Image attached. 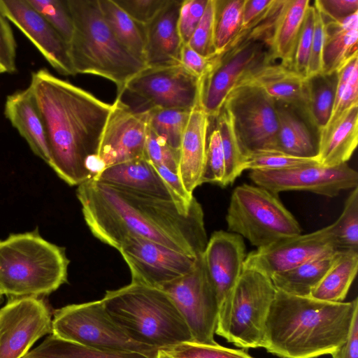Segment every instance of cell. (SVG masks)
Segmentation results:
<instances>
[{"mask_svg":"<svg viewBox=\"0 0 358 358\" xmlns=\"http://www.w3.org/2000/svg\"><path fill=\"white\" fill-rule=\"evenodd\" d=\"M76 196L92 234L116 250L133 236L194 257L201 255L207 245L203 211L195 198L186 207L94 179L79 185Z\"/></svg>","mask_w":358,"mask_h":358,"instance_id":"cell-1","label":"cell"},{"mask_svg":"<svg viewBox=\"0 0 358 358\" xmlns=\"http://www.w3.org/2000/svg\"><path fill=\"white\" fill-rule=\"evenodd\" d=\"M29 87L45 124L48 164L71 186L92 179L87 164L97 156L111 104L46 69L31 73Z\"/></svg>","mask_w":358,"mask_h":358,"instance_id":"cell-2","label":"cell"},{"mask_svg":"<svg viewBox=\"0 0 358 358\" xmlns=\"http://www.w3.org/2000/svg\"><path fill=\"white\" fill-rule=\"evenodd\" d=\"M358 299L329 302L276 289L262 348L281 358L332 355L346 341Z\"/></svg>","mask_w":358,"mask_h":358,"instance_id":"cell-3","label":"cell"},{"mask_svg":"<svg viewBox=\"0 0 358 358\" xmlns=\"http://www.w3.org/2000/svg\"><path fill=\"white\" fill-rule=\"evenodd\" d=\"M73 31L69 43L76 74H90L110 80L117 96L143 69L145 62L115 36L101 11L98 0H68Z\"/></svg>","mask_w":358,"mask_h":358,"instance_id":"cell-4","label":"cell"},{"mask_svg":"<svg viewBox=\"0 0 358 358\" xmlns=\"http://www.w3.org/2000/svg\"><path fill=\"white\" fill-rule=\"evenodd\" d=\"M111 319L133 340L165 350L192 342L187 323L163 289L131 282L101 299Z\"/></svg>","mask_w":358,"mask_h":358,"instance_id":"cell-5","label":"cell"},{"mask_svg":"<svg viewBox=\"0 0 358 358\" xmlns=\"http://www.w3.org/2000/svg\"><path fill=\"white\" fill-rule=\"evenodd\" d=\"M69 260L64 248L37 230L0 241V292L9 299L46 296L66 283Z\"/></svg>","mask_w":358,"mask_h":358,"instance_id":"cell-6","label":"cell"},{"mask_svg":"<svg viewBox=\"0 0 358 358\" xmlns=\"http://www.w3.org/2000/svg\"><path fill=\"white\" fill-rule=\"evenodd\" d=\"M274 1L248 27L242 29L217 55L211 70L199 80V104L206 114L215 118L226 97L243 78L263 65L275 62L271 36L282 10Z\"/></svg>","mask_w":358,"mask_h":358,"instance_id":"cell-7","label":"cell"},{"mask_svg":"<svg viewBox=\"0 0 358 358\" xmlns=\"http://www.w3.org/2000/svg\"><path fill=\"white\" fill-rule=\"evenodd\" d=\"M275 292L270 278L243 268L235 286L219 306L215 334L238 347L262 348Z\"/></svg>","mask_w":358,"mask_h":358,"instance_id":"cell-8","label":"cell"},{"mask_svg":"<svg viewBox=\"0 0 358 358\" xmlns=\"http://www.w3.org/2000/svg\"><path fill=\"white\" fill-rule=\"evenodd\" d=\"M226 220L229 231L257 248L301 234L297 220L278 195L258 185L244 183L234 189Z\"/></svg>","mask_w":358,"mask_h":358,"instance_id":"cell-9","label":"cell"},{"mask_svg":"<svg viewBox=\"0 0 358 358\" xmlns=\"http://www.w3.org/2000/svg\"><path fill=\"white\" fill-rule=\"evenodd\" d=\"M52 334L101 350L139 352L152 357L158 351L133 340L111 319L101 299L55 310Z\"/></svg>","mask_w":358,"mask_h":358,"instance_id":"cell-10","label":"cell"},{"mask_svg":"<svg viewBox=\"0 0 358 358\" xmlns=\"http://www.w3.org/2000/svg\"><path fill=\"white\" fill-rule=\"evenodd\" d=\"M116 98L136 112L157 108L192 110L199 103V80L181 64L146 67Z\"/></svg>","mask_w":358,"mask_h":358,"instance_id":"cell-11","label":"cell"},{"mask_svg":"<svg viewBox=\"0 0 358 358\" xmlns=\"http://www.w3.org/2000/svg\"><path fill=\"white\" fill-rule=\"evenodd\" d=\"M229 113L241 152L275 150L278 117L275 101L262 88L248 84L236 86L223 106Z\"/></svg>","mask_w":358,"mask_h":358,"instance_id":"cell-12","label":"cell"},{"mask_svg":"<svg viewBox=\"0 0 358 358\" xmlns=\"http://www.w3.org/2000/svg\"><path fill=\"white\" fill-rule=\"evenodd\" d=\"M163 289L174 302L187 323L192 342L214 345L219 303L207 275L202 254L187 274L167 284Z\"/></svg>","mask_w":358,"mask_h":358,"instance_id":"cell-13","label":"cell"},{"mask_svg":"<svg viewBox=\"0 0 358 358\" xmlns=\"http://www.w3.org/2000/svg\"><path fill=\"white\" fill-rule=\"evenodd\" d=\"M117 250L128 265L131 282L159 289L189 273L199 256L187 255L137 236L124 239Z\"/></svg>","mask_w":358,"mask_h":358,"instance_id":"cell-14","label":"cell"},{"mask_svg":"<svg viewBox=\"0 0 358 358\" xmlns=\"http://www.w3.org/2000/svg\"><path fill=\"white\" fill-rule=\"evenodd\" d=\"M52 320L39 297L9 299L0 308V358H23L37 340L52 334Z\"/></svg>","mask_w":358,"mask_h":358,"instance_id":"cell-15","label":"cell"},{"mask_svg":"<svg viewBox=\"0 0 358 358\" xmlns=\"http://www.w3.org/2000/svg\"><path fill=\"white\" fill-rule=\"evenodd\" d=\"M250 178L274 194L283 191L303 190L329 197L357 187L358 173L347 163L333 167L308 164L278 171H251Z\"/></svg>","mask_w":358,"mask_h":358,"instance_id":"cell-16","label":"cell"},{"mask_svg":"<svg viewBox=\"0 0 358 358\" xmlns=\"http://www.w3.org/2000/svg\"><path fill=\"white\" fill-rule=\"evenodd\" d=\"M338 250L331 225L313 232L289 237L257 248L245 256L243 268L271 278L323 255Z\"/></svg>","mask_w":358,"mask_h":358,"instance_id":"cell-17","label":"cell"},{"mask_svg":"<svg viewBox=\"0 0 358 358\" xmlns=\"http://www.w3.org/2000/svg\"><path fill=\"white\" fill-rule=\"evenodd\" d=\"M103 129L97 156L105 169L145 157L147 112H136L116 98Z\"/></svg>","mask_w":358,"mask_h":358,"instance_id":"cell-18","label":"cell"},{"mask_svg":"<svg viewBox=\"0 0 358 358\" xmlns=\"http://www.w3.org/2000/svg\"><path fill=\"white\" fill-rule=\"evenodd\" d=\"M0 10L55 71L63 76L76 75L69 43L27 0H0Z\"/></svg>","mask_w":358,"mask_h":358,"instance_id":"cell-19","label":"cell"},{"mask_svg":"<svg viewBox=\"0 0 358 358\" xmlns=\"http://www.w3.org/2000/svg\"><path fill=\"white\" fill-rule=\"evenodd\" d=\"M245 256L243 238L237 234L217 231L208 241L202 259L219 306L238 280Z\"/></svg>","mask_w":358,"mask_h":358,"instance_id":"cell-20","label":"cell"},{"mask_svg":"<svg viewBox=\"0 0 358 358\" xmlns=\"http://www.w3.org/2000/svg\"><path fill=\"white\" fill-rule=\"evenodd\" d=\"M182 1L169 0L155 17L144 26V61L147 67L180 64L183 44L178 19Z\"/></svg>","mask_w":358,"mask_h":358,"instance_id":"cell-21","label":"cell"},{"mask_svg":"<svg viewBox=\"0 0 358 358\" xmlns=\"http://www.w3.org/2000/svg\"><path fill=\"white\" fill-rule=\"evenodd\" d=\"M209 120L210 117L199 103H197L190 111L182 136L177 174L184 188L190 195H193L194 190L201 185Z\"/></svg>","mask_w":358,"mask_h":358,"instance_id":"cell-22","label":"cell"},{"mask_svg":"<svg viewBox=\"0 0 358 358\" xmlns=\"http://www.w3.org/2000/svg\"><path fill=\"white\" fill-rule=\"evenodd\" d=\"M92 179L118 189L179 203L145 157L108 166Z\"/></svg>","mask_w":358,"mask_h":358,"instance_id":"cell-23","label":"cell"},{"mask_svg":"<svg viewBox=\"0 0 358 358\" xmlns=\"http://www.w3.org/2000/svg\"><path fill=\"white\" fill-rule=\"evenodd\" d=\"M4 115L24 138L31 151L48 164L50 155L45 124L29 87L7 96Z\"/></svg>","mask_w":358,"mask_h":358,"instance_id":"cell-24","label":"cell"},{"mask_svg":"<svg viewBox=\"0 0 358 358\" xmlns=\"http://www.w3.org/2000/svg\"><path fill=\"white\" fill-rule=\"evenodd\" d=\"M306 80L292 68L273 62L256 69L237 85L257 86L275 101L294 107L306 117Z\"/></svg>","mask_w":358,"mask_h":358,"instance_id":"cell-25","label":"cell"},{"mask_svg":"<svg viewBox=\"0 0 358 358\" xmlns=\"http://www.w3.org/2000/svg\"><path fill=\"white\" fill-rule=\"evenodd\" d=\"M358 142V103L350 106L319 133L318 163L333 167L347 163Z\"/></svg>","mask_w":358,"mask_h":358,"instance_id":"cell-26","label":"cell"},{"mask_svg":"<svg viewBox=\"0 0 358 358\" xmlns=\"http://www.w3.org/2000/svg\"><path fill=\"white\" fill-rule=\"evenodd\" d=\"M278 117L277 151L300 158L316 159L319 132L298 110L275 101Z\"/></svg>","mask_w":358,"mask_h":358,"instance_id":"cell-27","label":"cell"},{"mask_svg":"<svg viewBox=\"0 0 358 358\" xmlns=\"http://www.w3.org/2000/svg\"><path fill=\"white\" fill-rule=\"evenodd\" d=\"M322 73L337 72L357 53L358 12L341 21L324 19Z\"/></svg>","mask_w":358,"mask_h":358,"instance_id":"cell-28","label":"cell"},{"mask_svg":"<svg viewBox=\"0 0 358 358\" xmlns=\"http://www.w3.org/2000/svg\"><path fill=\"white\" fill-rule=\"evenodd\" d=\"M310 6L309 0H285L275 24L271 48L275 59L292 68L296 42Z\"/></svg>","mask_w":358,"mask_h":358,"instance_id":"cell-29","label":"cell"},{"mask_svg":"<svg viewBox=\"0 0 358 358\" xmlns=\"http://www.w3.org/2000/svg\"><path fill=\"white\" fill-rule=\"evenodd\" d=\"M334 251L290 270L273 275L271 279L276 289L298 296H310L337 257Z\"/></svg>","mask_w":358,"mask_h":358,"instance_id":"cell-30","label":"cell"},{"mask_svg":"<svg viewBox=\"0 0 358 358\" xmlns=\"http://www.w3.org/2000/svg\"><path fill=\"white\" fill-rule=\"evenodd\" d=\"M358 270V251L340 250L337 257L310 296L329 302H342Z\"/></svg>","mask_w":358,"mask_h":358,"instance_id":"cell-31","label":"cell"},{"mask_svg":"<svg viewBox=\"0 0 358 358\" xmlns=\"http://www.w3.org/2000/svg\"><path fill=\"white\" fill-rule=\"evenodd\" d=\"M337 83V72L320 73L306 78V115L319 133L327 124L331 115Z\"/></svg>","mask_w":358,"mask_h":358,"instance_id":"cell-32","label":"cell"},{"mask_svg":"<svg viewBox=\"0 0 358 358\" xmlns=\"http://www.w3.org/2000/svg\"><path fill=\"white\" fill-rule=\"evenodd\" d=\"M23 358H155L139 352L101 350L51 335Z\"/></svg>","mask_w":358,"mask_h":358,"instance_id":"cell-33","label":"cell"},{"mask_svg":"<svg viewBox=\"0 0 358 358\" xmlns=\"http://www.w3.org/2000/svg\"><path fill=\"white\" fill-rule=\"evenodd\" d=\"M98 1L102 15L116 38L144 61V26L134 20L113 0Z\"/></svg>","mask_w":358,"mask_h":358,"instance_id":"cell-34","label":"cell"},{"mask_svg":"<svg viewBox=\"0 0 358 358\" xmlns=\"http://www.w3.org/2000/svg\"><path fill=\"white\" fill-rule=\"evenodd\" d=\"M191 110L153 108L147 112L149 127L172 149L179 152Z\"/></svg>","mask_w":358,"mask_h":358,"instance_id":"cell-35","label":"cell"},{"mask_svg":"<svg viewBox=\"0 0 358 358\" xmlns=\"http://www.w3.org/2000/svg\"><path fill=\"white\" fill-rule=\"evenodd\" d=\"M245 0H215L214 44L222 52L242 29Z\"/></svg>","mask_w":358,"mask_h":358,"instance_id":"cell-36","label":"cell"},{"mask_svg":"<svg viewBox=\"0 0 358 358\" xmlns=\"http://www.w3.org/2000/svg\"><path fill=\"white\" fill-rule=\"evenodd\" d=\"M225 161L224 187L232 184L243 171L244 157L241 152L231 117L224 108L215 117Z\"/></svg>","mask_w":358,"mask_h":358,"instance_id":"cell-37","label":"cell"},{"mask_svg":"<svg viewBox=\"0 0 358 358\" xmlns=\"http://www.w3.org/2000/svg\"><path fill=\"white\" fill-rule=\"evenodd\" d=\"M331 225L338 250L358 251V187L351 192L342 213Z\"/></svg>","mask_w":358,"mask_h":358,"instance_id":"cell-38","label":"cell"},{"mask_svg":"<svg viewBox=\"0 0 358 358\" xmlns=\"http://www.w3.org/2000/svg\"><path fill=\"white\" fill-rule=\"evenodd\" d=\"M318 163L316 159L294 157L277 150H264L247 156L243 171H278ZM319 164V163H318Z\"/></svg>","mask_w":358,"mask_h":358,"instance_id":"cell-39","label":"cell"},{"mask_svg":"<svg viewBox=\"0 0 358 358\" xmlns=\"http://www.w3.org/2000/svg\"><path fill=\"white\" fill-rule=\"evenodd\" d=\"M69 43L73 24L68 0H27Z\"/></svg>","mask_w":358,"mask_h":358,"instance_id":"cell-40","label":"cell"},{"mask_svg":"<svg viewBox=\"0 0 358 358\" xmlns=\"http://www.w3.org/2000/svg\"><path fill=\"white\" fill-rule=\"evenodd\" d=\"M174 358H253L243 350L231 349L217 343H182L164 350Z\"/></svg>","mask_w":358,"mask_h":358,"instance_id":"cell-41","label":"cell"},{"mask_svg":"<svg viewBox=\"0 0 358 358\" xmlns=\"http://www.w3.org/2000/svg\"><path fill=\"white\" fill-rule=\"evenodd\" d=\"M225 161L220 132L213 129L208 137L201 184L213 183L224 187Z\"/></svg>","mask_w":358,"mask_h":358,"instance_id":"cell-42","label":"cell"},{"mask_svg":"<svg viewBox=\"0 0 358 358\" xmlns=\"http://www.w3.org/2000/svg\"><path fill=\"white\" fill-rule=\"evenodd\" d=\"M215 0H208L203 16L187 44L198 53L210 57L216 54L214 44Z\"/></svg>","mask_w":358,"mask_h":358,"instance_id":"cell-43","label":"cell"},{"mask_svg":"<svg viewBox=\"0 0 358 358\" xmlns=\"http://www.w3.org/2000/svg\"><path fill=\"white\" fill-rule=\"evenodd\" d=\"M315 23V8L310 5L296 42L292 69L307 78Z\"/></svg>","mask_w":358,"mask_h":358,"instance_id":"cell-44","label":"cell"},{"mask_svg":"<svg viewBox=\"0 0 358 358\" xmlns=\"http://www.w3.org/2000/svg\"><path fill=\"white\" fill-rule=\"evenodd\" d=\"M144 157L153 165L165 166L177 173L179 152L172 149L163 139L157 136L149 126L146 135Z\"/></svg>","mask_w":358,"mask_h":358,"instance_id":"cell-45","label":"cell"},{"mask_svg":"<svg viewBox=\"0 0 358 358\" xmlns=\"http://www.w3.org/2000/svg\"><path fill=\"white\" fill-rule=\"evenodd\" d=\"M208 0H183L179 11L178 29L182 44L188 43L200 22Z\"/></svg>","mask_w":358,"mask_h":358,"instance_id":"cell-46","label":"cell"},{"mask_svg":"<svg viewBox=\"0 0 358 358\" xmlns=\"http://www.w3.org/2000/svg\"><path fill=\"white\" fill-rule=\"evenodd\" d=\"M134 20L143 26L151 22L169 0H114Z\"/></svg>","mask_w":358,"mask_h":358,"instance_id":"cell-47","label":"cell"},{"mask_svg":"<svg viewBox=\"0 0 358 358\" xmlns=\"http://www.w3.org/2000/svg\"><path fill=\"white\" fill-rule=\"evenodd\" d=\"M17 43L10 22L0 10V65L6 73L17 70Z\"/></svg>","mask_w":358,"mask_h":358,"instance_id":"cell-48","label":"cell"},{"mask_svg":"<svg viewBox=\"0 0 358 358\" xmlns=\"http://www.w3.org/2000/svg\"><path fill=\"white\" fill-rule=\"evenodd\" d=\"M216 56H203L186 43L180 50V64L200 80L211 70Z\"/></svg>","mask_w":358,"mask_h":358,"instance_id":"cell-49","label":"cell"},{"mask_svg":"<svg viewBox=\"0 0 358 358\" xmlns=\"http://www.w3.org/2000/svg\"><path fill=\"white\" fill-rule=\"evenodd\" d=\"M313 6L315 8V23L307 78L322 73V69L324 22L318 9L315 6Z\"/></svg>","mask_w":358,"mask_h":358,"instance_id":"cell-50","label":"cell"},{"mask_svg":"<svg viewBox=\"0 0 358 358\" xmlns=\"http://www.w3.org/2000/svg\"><path fill=\"white\" fill-rule=\"evenodd\" d=\"M314 6L324 19L332 21H341L358 12L357 0H316Z\"/></svg>","mask_w":358,"mask_h":358,"instance_id":"cell-51","label":"cell"},{"mask_svg":"<svg viewBox=\"0 0 358 358\" xmlns=\"http://www.w3.org/2000/svg\"><path fill=\"white\" fill-rule=\"evenodd\" d=\"M358 69L355 70L343 89L341 96L334 103L329 122L339 116L350 106L358 103Z\"/></svg>","mask_w":358,"mask_h":358,"instance_id":"cell-52","label":"cell"},{"mask_svg":"<svg viewBox=\"0 0 358 358\" xmlns=\"http://www.w3.org/2000/svg\"><path fill=\"white\" fill-rule=\"evenodd\" d=\"M153 166L160 175L177 201L186 207L190 206L194 197L187 192L177 173L171 171L165 166L155 165H153Z\"/></svg>","mask_w":358,"mask_h":358,"instance_id":"cell-53","label":"cell"},{"mask_svg":"<svg viewBox=\"0 0 358 358\" xmlns=\"http://www.w3.org/2000/svg\"><path fill=\"white\" fill-rule=\"evenodd\" d=\"M331 355L333 358H358V312L354 316L346 341Z\"/></svg>","mask_w":358,"mask_h":358,"instance_id":"cell-54","label":"cell"},{"mask_svg":"<svg viewBox=\"0 0 358 358\" xmlns=\"http://www.w3.org/2000/svg\"><path fill=\"white\" fill-rule=\"evenodd\" d=\"M274 0H245L243 10L242 29L261 16Z\"/></svg>","mask_w":358,"mask_h":358,"instance_id":"cell-55","label":"cell"},{"mask_svg":"<svg viewBox=\"0 0 358 358\" xmlns=\"http://www.w3.org/2000/svg\"><path fill=\"white\" fill-rule=\"evenodd\" d=\"M155 358H174L169 353L164 350H158Z\"/></svg>","mask_w":358,"mask_h":358,"instance_id":"cell-56","label":"cell"},{"mask_svg":"<svg viewBox=\"0 0 358 358\" xmlns=\"http://www.w3.org/2000/svg\"><path fill=\"white\" fill-rule=\"evenodd\" d=\"M6 73L5 72V70L3 69V68L0 65V74L1 73Z\"/></svg>","mask_w":358,"mask_h":358,"instance_id":"cell-57","label":"cell"},{"mask_svg":"<svg viewBox=\"0 0 358 358\" xmlns=\"http://www.w3.org/2000/svg\"><path fill=\"white\" fill-rule=\"evenodd\" d=\"M1 299H2V294L0 292V301H1Z\"/></svg>","mask_w":358,"mask_h":358,"instance_id":"cell-58","label":"cell"}]
</instances>
